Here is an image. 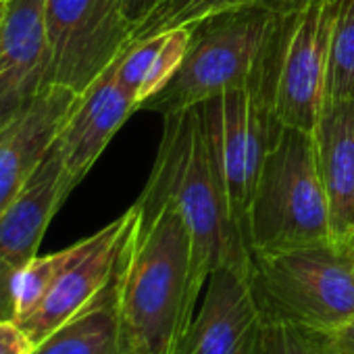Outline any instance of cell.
<instances>
[{
	"instance_id": "obj_1",
	"label": "cell",
	"mask_w": 354,
	"mask_h": 354,
	"mask_svg": "<svg viewBox=\"0 0 354 354\" xmlns=\"http://www.w3.org/2000/svg\"><path fill=\"white\" fill-rule=\"evenodd\" d=\"M115 292L125 354H173L198 300L192 238L171 201L142 192L131 207Z\"/></svg>"
},
{
	"instance_id": "obj_2",
	"label": "cell",
	"mask_w": 354,
	"mask_h": 354,
	"mask_svg": "<svg viewBox=\"0 0 354 354\" xmlns=\"http://www.w3.org/2000/svg\"><path fill=\"white\" fill-rule=\"evenodd\" d=\"M162 117V138L144 192L171 201L182 213L192 238V294L198 300L215 269L250 275L252 257L211 154L201 106Z\"/></svg>"
},
{
	"instance_id": "obj_3",
	"label": "cell",
	"mask_w": 354,
	"mask_h": 354,
	"mask_svg": "<svg viewBox=\"0 0 354 354\" xmlns=\"http://www.w3.org/2000/svg\"><path fill=\"white\" fill-rule=\"evenodd\" d=\"M244 236L250 257L333 244L313 133L279 127L257 177Z\"/></svg>"
},
{
	"instance_id": "obj_4",
	"label": "cell",
	"mask_w": 354,
	"mask_h": 354,
	"mask_svg": "<svg viewBox=\"0 0 354 354\" xmlns=\"http://www.w3.org/2000/svg\"><path fill=\"white\" fill-rule=\"evenodd\" d=\"M250 281L267 317L319 335L354 321V263L335 242L254 254Z\"/></svg>"
},
{
	"instance_id": "obj_5",
	"label": "cell",
	"mask_w": 354,
	"mask_h": 354,
	"mask_svg": "<svg viewBox=\"0 0 354 354\" xmlns=\"http://www.w3.org/2000/svg\"><path fill=\"white\" fill-rule=\"evenodd\" d=\"M342 0H302L277 13L265 67L279 125L313 133L327 98L333 30Z\"/></svg>"
},
{
	"instance_id": "obj_6",
	"label": "cell",
	"mask_w": 354,
	"mask_h": 354,
	"mask_svg": "<svg viewBox=\"0 0 354 354\" xmlns=\"http://www.w3.org/2000/svg\"><path fill=\"white\" fill-rule=\"evenodd\" d=\"M275 17L277 13L271 11H240L192 26L180 71L142 109L171 115L201 106L230 90L248 88L263 61Z\"/></svg>"
},
{
	"instance_id": "obj_7",
	"label": "cell",
	"mask_w": 354,
	"mask_h": 354,
	"mask_svg": "<svg viewBox=\"0 0 354 354\" xmlns=\"http://www.w3.org/2000/svg\"><path fill=\"white\" fill-rule=\"evenodd\" d=\"M201 111L211 154L223 180L234 217L244 234L263 158L281 127L273 115L271 94L261 65L248 88L219 94L203 102Z\"/></svg>"
},
{
	"instance_id": "obj_8",
	"label": "cell",
	"mask_w": 354,
	"mask_h": 354,
	"mask_svg": "<svg viewBox=\"0 0 354 354\" xmlns=\"http://www.w3.org/2000/svg\"><path fill=\"white\" fill-rule=\"evenodd\" d=\"M48 86L82 94L131 44L125 0H46Z\"/></svg>"
},
{
	"instance_id": "obj_9",
	"label": "cell",
	"mask_w": 354,
	"mask_h": 354,
	"mask_svg": "<svg viewBox=\"0 0 354 354\" xmlns=\"http://www.w3.org/2000/svg\"><path fill=\"white\" fill-rule=\"evenodd\" d=\"M75 186L59 142H55L26 188L0 217V321L15 319V279L38 257L40 242Z\"/></svg>"
},
{
	"instance_id": "obj_10",
	"label": "cell",
	"mask_w": 354,
	"mask_h": 354,
	"mask_svg": "<svg viewBox=\"0 0 354 354\" xmlns=\"http://www.w3.org/2000/svg\"><path fill=\"white\" fill-rule=\"evenodd\" d=\"M131 209L94 236L80 240L77 254L57 277L38 308L19 325L38 346L67 321L84 313L115 279Z\"/></svg>"
},
{
	"instance_id": "obj_11",
	"label": "cell",
	"mask_w": 354,
	"mask_h": 354,
	"mask_svg": "<svg viewBox=\"0 0 354 354\" xmlns=\"http://www.w3.org/2000/svg\"><path fill=\"white\" fill-rule=\"evenodd\" d=\"M263 321L250 275L219 267L209 275L203 308L173 354H254Z\"/></svg>"
},
{
	"instance_id": "obj_12",
	"label": "cell",
	"mask_w": 354,
	"mask_h": 354,
	"mask_svg": "<svg viewBox=\"0 0 354 354\" xmlns=\"http://www.w3.org/2000/svg\"><path fill=\"white\" fill-rule=\"evenodd\" d=\"M46 0H7L0 13V123L48 88Z\"/></svg>"
},
{
	"instance_id": "obj_13",
	"label": "cell",
	"mask_w": 354,
	"mask_h": 354,
	"mask_svg": "<svg viewBox=\"0 0 354 354\" xmlns=\"http://www.w3.org/2000/svg\"><path fill=\"white\" fill-rule=\"evenodd\" d=\"M77 96L69 88L48 86L0 127V217L57 142Z\"/></svg>"
},
{
	"instance_id": "obj_14",
	"label": "cell",
	"mask_w": 354,
	"mask_h": 354,
	"mask_svg": "<svg viewBox=\"0 0 354 354\" xmlns=\"http://www.w3.org/2000/svg\"><path fill=\"white\" fill-rule=\"evenodd\" d=\"M133 111H138V104L119 86L115 63L77 96L57 138L73 186L88 175Z\"/></svg>"
},
{
	"instance_id": "obj_15",
	"label": "cell",
	"mask_w": 354,
	"mask_h": 354,
	"mask_svg": "<svg viewBox=\"0 0 354 354\" xmlns=\"http://www.w3.org/2000/svg\"><path fill=\"white\" fill-rule=\"evenodd\" d=\"M313 142L333 242L342 244L354 234V100H325Z\"/></svg>"
},
{
	"instance_id": "obj_16",
	"label": "cell",
	"mask_w": 354,
	"mask_h": 354,
	"mask_svg": "<svg viewBox=\"0 0 354 354\" xmlns=\"http://www.w3.org/2000/svg\"><path fill=\"white\" fill-rule=\"evenodd\" d=\"M32 354H125L115 279L84 313L50 333Z\"/></svg>"
},
{
	"instance_id": "obj_17",
	"label": "cell",
	"mask_w": 354,
	"mask_h": 354,
	"mask_svg": "<svg viewBox=\"0 0 354 354\" xmlns=\"http://www.w3.org/2000/svg\"><path fill=\"white\" fill-rule=\"evenodd\" d=\"M302 0H160L148 17L133 30L131 42L167 32L173 28L196 26L205 19L240 13V11H271L286 13Z\"/></svg>"
},
{
	"instance_id": "obj_18",
	"label": "cell",
	"mask_w": 354,
	"mask_h": 354,
	"mask_svg": "<svg viewBox=\"0 0 354 354\" xmlns=\"http://www.w3.org/2000/svg\"><path fill=\"white\" fill-rule=\"evenodd\" d=\"M77 248H80V242L61 252L36 257L32 263H28L19 271L15 279V321L17 323L28 319L38 308V304L55 286L57 277L77 254Z\"/></svg>"
},
{
	"instance_id": "obj_19",
	"label": "cell",
	"mask_w": 354,
	"mask_h": 354,
	"mask_svg": "<svg viewBox=\"0 0 354 354\" xmlns=\"http://www.w3.org/2000/svg\"><path fill=\"white\" fill-rule=\"evenodd\" d=\"M325 100H354V0H342L337 13Z\"/></svg>"
},
{
	"instance_id": "obj_20",
	"label": "cell",
	"mask_w": 354,
	"mask_h": 354,
	"mask_svg": "<svg viewBox=\"0 0 354 354\" xmlns=\"http://www.w3.org/2000/svg\"><path fill=\"white\" fill-rule=\"evenodd\" d=\"M254 354H325V346L323 335L265 315Z\"/></svg>"
},
{
	"instance_id": "obj_21",
	"label": "cell",
	"mask_w": 354,
	"mask_h": 354,
	"mask_svg": "<svg viewBox=\"0 0 354 354\" xmlns=\"http://www.w3.org/2000/svg\"><path fill=\"white\" fill-rule=\"evenodd\" d=\"M190 40H192V26L173 28V30L165 32V40H162V44L154 57V63L146 75V82L140 90V109L148 98L158 94L171 82V77L180 71V67L186 59Z\"/></svg>"
},
{
	"instance_id": "obj_22",
	"label": "cell",
	"mask_w": 354,
	"mask_h": 354,
	"mask_svg": "<svg viewBox=\"0 0 354 354\" xmlns=\"http://www.w3.org/2000/svg\"><path fill=\"white\" fill-rule=\"evenodd\" d=\"M36 344L15 319L0 321V354H32Z\"/></svg>"
},
{
	"instance_id": "obj_23",
	"label": "cell",
	"mask_w": 354,
	"mask_h": 354,
	"mask_svg": "<svg viewBox=\"0 0 354 354\" xmlns=\"http://www.w3.org/2000/svg\"><path fill=\"white\" fill-rule=\"evenodd\" d=\"M325 354H354V321L331 335H323Z\"/></svg>"
},
{
	"instance_id": "obj_24",
	"label": "cell",
	"mask_w": 354,
	"mask_h": 354,
	"mask_svg": "<svg viewBox=\"0 0 354 354\" xmlns=\"http://www.w3.org/2000/svg\"><path fill=\"white\" fill-rule=\"evenodd\" d=\"M160 3V0H125L127 7V17L133 26V30L148 17V13Z\"/></svg>"
},
{
	"instance_id": "obj_25",
	"label": "cell",
	"mask_w": 354,
	"mask_h": 354,
	"mask_svg": "<svg viewBox=\"0 0 354 354\" xmlns=\"http://www.w3.org/2000/svg\"><path fill=\"white\" fill-rule=\"evenodd\" d=\"M337 246H342V248L348 252V257L352 259V263H354V234H352L346 242H342V244H337Z\"/></svg>"
},
{
	"instance_id": "obj_26",
	"label": "cell",
	"mask_w": 354,
	"mask_h": 354,
	"mask_svg": "<svg viewBox=\"0 0 354 354\" xmlns=\"http://www.w3.org/2000/svg\"><path fill=\"white\" fill-rule=\"evenodd\" d=\"M3 3H7V0H0V5H3Z\"/></svg>"
},
{
	"instance_id": "obj_27",
	"label": "cell",
	"mask_w": 354,
	"mask_h": 354,
	"mask_svg": "<svg viewBox=\"0 0 354 354\" xmlns=\"http://www.w3.org/2000/svg\"><path fill=\"white\" fill-rule=\"evenodd\" d=\"M0 13H3V5H0Z\"/></svg>"
},
{
	"instance_id": "obj_28",
	"label": "cell",
	"mask_w": 354,
	"mask_h": 354,
	"mask_svg": "<svg viewBox=\"0 0 354 354\" xmlns=\"http://www.w3.org/2000/svg\"><path fill=\"white\" fill-rule=\"evenodd\" d=\"M3 125H5V123H0V127H3Z\"/></svg>"
}]
</instances>
